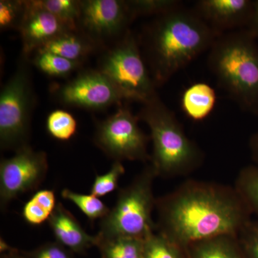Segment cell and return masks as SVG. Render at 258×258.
I'll use <instances>...</instances> for the list:
<instances>
[{
  "mask_svg": "<svg viewBox=\"0 0 258 258\" xmlns=\"http://www.w3.org/2000/svg\"><path fill=\"white\" fill-rule=\"evenodd\" d=\"M159 232L183 249L222 235H238L252 214L235 186L187 179L157 198Z\"/></svg>",
  "mask_w": 258,
  "mask_h": 258,
  "instance_id": "6da1fadb",
  "label": "cell"
},
{
  "mask_svg": "<svg viewBox=\"0 0 258 258\" xmlns=\"http://www.w3.org/2000/svg\"><path fill=\"white\" fill-rule=\"evenodd\" d=\"M246 258H258V220H250L237 235Z\"/></svg>",
  "mask_w": 258,
  "mask_h": 258,
  "instance_id": "f1b7e54d",
  "label": "cell"
},
{
  "mask_svg": "<svg viewBox=\"0 0 258 258\" xmlns=\"http://www.w3.org/2000/svg\"><path fill=\"white\" fill-rule=\"evenodd\" d=\"M216 102V92L213 88L206 83H195L183 93L181 106L188 118L200 121L210 115Z\"/></svg>",
  "mask_w": 258,
  "mask_h": 258,
  "instance_id": "2e32d148",
  "label": "cell"
},
{
  "mask_svg": "<svg viewBox=\"0 0 258 258\" xmlns=\"http://www.w3.org/2000/svg\"><path fill=\"white\" fill-rule=\"evenodd\" d=\"M30 71L19 66L0 93V147L17 151L28 145L35 94Z\"/></svg>",
  "mask_w": 258,
  "mask_h": 258,
  "instance_id": "52a82bcc",
  "label": "cell"
},
{
  "mask_svg": "<svg viewBox=\"0 0 258 258\" xmlns=\"http://www.w3.org/2000/svg\"><path fill=\"white\" fill-rule=\"evenodd\" d=\"M98 71L113 83L125 101L144 104L157 95V86L142 59L138 42L129 31L105 54Z\"/></svg>",
  "mask_w": 258,
  "mask_h": 258,
  "instance_id": "8992f818",
  "label": "cell"
},
{
  "mask_svg": "<svg viewBox=\"0 0 258 258\" xmlns=\"http://www.w3.org/2000/svg\"><path fill=\"white\" fill-rule=\"evenodd\" d=\"M10 258H23V257H20V256H13V257H11Z\"/></svg>",
  "mask_w": 258,
  "mask_h": 258,
  "instance_id": "d6a6232c",
  "label": "cell"
},
{
  "mask_svg": "<svg viewBox=\"0 0 258 258\" xmlns=\"http://www.w3.org/2000/svg\"><path fill=\"white\" fill-rule=\"evenodd\" d=\"M56 97L67 106L106 109L125 101L113 83L99 71H88L56 89Z\"/></svg>",
  "mask_w": 258,
  "mask_h": 258,
  "instance_id": "30bf717a",
  "label": "cell"
},
{
  "mask_svg": "<svg viewBox=\"0 0 258 258\" xmlns=\"http://www.w3.org/2000/svg\"><path fill=\"white\" fill-rule=\"evenodd\" d=\"M39 8L46 10L75 30L81 15V1L76 0H32Z\"/></svg>",
  "mask_w": 258,
  "mask_h": 258,
  "instance_id": "7402d4cb",
  "label": "cell"
},
{
  "mask_svg": "<svg viewBox=\"0 0 258 258\" xmlns=\"http://www.w3.org/2000/svg\"><path fill=\"white\" fill-rule=\"evenodd\" d=\"M47 154L29 145L15 151L13 157L0 162V205L5 210L20 195L37 189L48 171Z\"/></svg>",
  "mask_w": 258,
  "mask_h": 258,
  "instance_id": "9c48e42d",
  "label": "cell"
},
{
  "mask_svg": "<svg viewBox=\"0 0 258 258\" xmlns=\"http://www.w3.org/2000/svg\"><path fill=\"white\" fill-rule=\"evenodd\" d=\"M98 237L97 245L101 247L104 258H143L144 240L130 237Z\"/></svg>",
  "mask_w": 258,
  "mask_h": 258,
  "instance_id": "d6986e66",
  "label": "cell"
},
{
  "mask_svg": "<svg viewBox=\"0 0 258 258\" xmlns=\"http://www.w3.org/2000/svg\"><path fill=\"white\" fill-rule=\"evenodd\" d=\"M234 186L252 216L258 220V165L252 164L241 169Z\"/></svg>",
  "mask_w": 258,
  "mask_h": 258,
  "instance_id": "ffe728a7",
  "label": "cell"
},
{
  "mask_svg": "<svg viewBox=\"0 0 258 258\" xmlns=\"http://www.w3.org/2000/svg\"><path fill=\"white\" fill-rule=\"evenodd\" d=\"M57 204L53 190L37 191L24 205L23 218L30 225H41L43 222L48 221Z\"/></svg>",
  "mask_w": 258,
  "mask_h": 258,
  "instance_id": "ac0fdd59",
  "label": "cell"
},
{
  "mask_svg": "<svg viewBox=\"0 0 258 258\" xmlns=\"http://www.w3.org/2000/svg\"><path fill=\"white\" fill-rule=\"evenodd\" d=\"M126 3L134 19L143 15L159 17L181 7V2L177 0H132Z\"/></svg>",
  "mask_w": 258,
  "mask_h": 258,
  "instance_id": "484cf974",
  "label": "cell"
},
{
  "mask_svg": "<svg viewBox=\"0 0 258 258\" xmlns=\"http://www.w3.org/2000/svg\"><path fill=\"white\" fill-rule=\"evenodd\" d=\"M48 224L57 242L74 251H82L98 244V235H90L74 215L61 203L48 220Z\"/></svg>",
  "mask_w": 258,
  "mask_h": 258,
  "instance_id": "5bb4252c",
  "label": "cell"
},
{
  "mask_svg": "<svg viewBox=\"0 0 258 258\" xmlns=\"http://www.w3.org/2000/svg\"><path fill=\"white\" fill-rule=\"evenodd\" d=\"M139 120L128 108L120 107L98 123L95 144L114 161L151 160L147 150L151 138L140 128Z\"/></svg>",
  "mask_w": 258,
  "mask_h": 258,
  "instance_id": "ba28073f",
  "label": "cell"
},
{
  "mask_svg": "<svg viewBox=\"0 0 258 258\" xmlns=\"http://www.w3.org/2000/svg\"><path fill=\"white\" fill-rule=\"evenodd\" d=\"M25 12L19 31L25 57L64 32L76 30L46 10L25 1Z\"/></svg>",
  "mask_w": 258,
  "mask_h": 258,
  "instance_id": "7c38bea8",
  "label": "cell"
},
{
  "mask_svg": "<svg viewBox=\"0 0 258 258\" xmlns=\"http://www.w3.org/2000/svg\"><path fill=\"white\" fill-rule=\"evenodd\" d=\"M219 86L243 111L258 115V45L248 30L222 34L209 52Z\"/></svg>",
  "mask_w": 258,
  "mask_h": 258,
  "instance_id": "3957f363",
  "label": "cell"
},
{
  "mask_svg": "<svg viewBox=\"0 0 258 258\" xmlns=\"http://www.w3.org/2000/svg\"><path fill=\"white\" fill-rule=\"evenodd\" d=\"M25 12V1H0V28L2 30L20 28Z\"/></svg>",
  "mask_w": 258,
  "mask_h": 258,
  "instance_id": "83f0119b",
  "label": "cell"
},
{
  "mask_svg": "<svg viewBox=\"0 0 258 258\" xmlns=\"http://www.w3.org/2000/svg\"><path fill=\"white\" fill-rule=\"evenodd\" d=\"M62 198L75 204L91 221L102 220L110 211V209L93 195H83L72 190L64 189L61 192Z\"/></svg>",
  "mask_w": 258,
  "mask_h": 258,
  "instance_id": "603a6c76",
  "label": "cell"
},
{
  "mask_svg": "<svg viewBox=\"0 0 258 258\" xmlns=\"http://www.w3.org/2000/svg\"><path fill=\"white\" fill-rule=\"evenodd\" d=\"M248 147L253 164L258 165V131L249 137Z\"/></svg>",
  "mask_w": 258,
  "mask_h": 258,
  "instance_id": "4dcf8cb0",
  "label": "cell"
},
{
  "mask_svg": "<svg viewBox=\"0 0 258 258\" xmlns=\"http://www.w3.org/2000/svg\"><path fill=\"white\" fill-rule=\"evenodd\" d=\"M33 258H71L62 244L48 243L42 246L32 254Z\"/></svg>",
  "mask_w": 258,
  "mask_h": 258,
  "instance_id": "f546056e",
  "label": "cell"
},
{
  "mask_svg": "<svg viewBox=\"0 0 258 258\" xmlns=\"http://www.w3.org/2000/svg\"><path fill=\"white\" fill-rule=\"evenodd\" d=\"M254 1L250 0H200L195 4V12L212 27L221 33L248 25ZM222 34V33H221Z\"/></svg>",
  "mask_w": 258,
  "mask_h": 258,
  "instance_id": "4fadbf2b",
  "label": "cell"
},
{
  "mask_svg": "<svg viewBox=\"0 0 258 258\" xmlns=\"http://www.w3.org/2000/svg\"><path fill=\"white\" fill-rule=\"evenodd\" d=\"M124 173L125 167L121 161H115L108 172L102 175L97 174L91 186V195L101 198L113 192L118 188L120 178Z\"/></svg>",
  "mask_w": 258,
  "mask_h": 258,
  "instance_id": "4316f807",
  "label": "cell"
},
{
  "mask_svg": "<svg viewBox=\"0 0 258 258\" xmlns=\"http://www.w3.org/2000/svg\"><path fill=\"white\" fill-rule=\"evenodd\" d=\"M221 35L195 10L180 7L158 17L148 30L145 47L157 87L210 50Z\"/></svg>",
  "mask_w": 258,
  "mask_h": 258,
  "instance_id": "7a4b0ae2",
  "label": "cell"
},
{
  "mask_svg": "<svg viewBox=\"0 0 258 258\" xmlns=\"http://www.w3.org/2000/svg\"><path fill=\"white\" fill-rule=\"evenodd\" d=\"M34 53L32 64L51 77H67L81 66L80 62L68 60L47 51L39 50Z\"/></svg>",
  "mask_w": 258,
  "mask_h": 258,
  "instance_id": "44dd1931",
  "label": "cell"
},
{
  "mask_svg": "<svg viewBox=\"0 0 258 258\" xmlns=\"http://www.w3.org/2000/svg\"><path fill=\"white\" fill-rule=\"evenodd\" d=\"M249 30L256 39L258 38V0L254 1L252 18L248 25Z\"/></svg>",
  "mask_w": 258,
  "mask_h": 258,
  "instance_id": "1f68e13d",
  "label": "cell"
},
{
  "mask_svg": "<svg viewBox=\"0 0 258 258\" xmlns=\"http://www.w3.org/2000/svg\"><path fill=\"white\" fill-rule=\"evenodd\" d=\"M181 249L165 236L154 232L144 241L143 258H181Z\"/></svg>",
  "mask_w": 258,
  "mask_h": 258,
  "instance_id": "d4e9b609",
  "label": "cell"
},
{
  "mask_svg": "<svg viewBox=\"0 0 258 258\" xmlns=\"http://www.w3.org/2000/svg\"><path fill=\"white\" fill-rule=\"evenodd\" d=\"M237 236L222 235L191 244L192 258H246L242 257Z\"/></svg>",
  "mask_w": 258,
  "mask_h": 258,
  "instance_id": "e0dca14e",
  "label": "cell"
},
{
  "mask_svg": "<svg viewBox=\"0 0 258 258\" xmlns=\"http://www.w3.org/2000/svg\"><path fill=\"white\" fill-rule=\"evenodd\" d=\"M157 177L154 168L149 164L128 186L120 189L114 207L100 221L99 237L145 240L156 232L152 213L156 210L157 198L153 186Z\"/></svg>",
  "mask_w": 258,
  "mask_h": 258,
  "instance_id": "5b68a950",
  "label": "cell"
},
{
  "mask_svg": "<svg viewBox=\"0 0 258 258\" xmlns=\"http://www.w3.org/2000/svg\"><path fill=\"white\" fill-rule=\"evenodd\" d=\"M134 18L126 1H81L78 28L96 43L118 36Z\"/></svg>",
  "mask_w": 258,
  "mask_h": 258,
  "instance_id": "8fae6325",
  "label": "cell"
},
{
  "mask_svg": "<svg viewBox=\"0 0 258 258\" xmlns=\"http://www.w3.org/2000/svg\"><path fill=\"white\" fill-rule=\"evenodd\" d=\"M97 45L98 43L81 30H70L47 42L39 50L82 63L83 60L96 50Z\"/></svg>",
  "mask_w": 258,
  "mask_h": 258,
  "instance_id": "9a60e30c",
  "label": "cell"
},
{
  "mask_svg": "<svg viewBox=\"0 0 258 258\" xmlns=\"http://www.w3.org/2000/svg\"><path fill=\"white\" fill-rule=\"evenodd\" d=\"M150 129L151 165L157 177L189 175L203 164L205 154L185 134L175 114L156 95L144 103L138 114Z\"/></svg>",
  "mask_w": 258,
  "mask_h": 258,
  "instance_id": "277c9868",
  "label": "cell"
},
{
  "mask_svg": "<svg viewBox=\"0 0 258 258\" xmlns=\"http://www.w3.org/2000/svg\"><path fill=\"white\" fill-rule=\"evenodd\" d=\"M74 115L64 110H55L47 116L46 127L51 137L59 141H69L77 132Z\"/></svg>",
  "mask_w": 258,
  "mask_h": 258,
  "instance_id": "cb8c5ba5",
  "label": "cell"
}]
</instances>
